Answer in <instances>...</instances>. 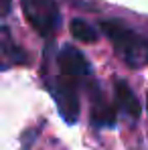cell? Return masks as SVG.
Listing matches in <instances>:
<instances>
[{
    "label": "cell",
    "instance_id": "obj_1",
    "mask_svg": "<svg viewBox=\"0 0 148 150\" xmlns=\"http://www.w3.org/2000/svg\"><path fill=\"white\" fill-rule=\"evenodd\" d=\"M101 30L114 45L116 53L120 55L126 65L130 67H144L148 63V41L142 39L132 28L124 26L118 21H103Z\"/></svg>",
    "mask_w": 148,
    "mask_h": 150
},
{
    "label": "cell",
    "instance_id": "obj_4",
    "mask_svg": "<svg viewBox=\"0 0 148 150\" xmlns=\"http://www.w3.org/2000/svg\"><path fill=\"white\" fill-rule=\"evenodd\" d=\"M59 67H61V73L71 77V79H83L89 75L87 59L83 57L81 51H77L71 45H67L59 51Z\"/></svg>",
    "mask_w": 148,
    "mask_h": 150
},
{
    "label": "cell",
    "instance_id": "obj_3",
    "mask_svg": "<svg viewBox=\"0 0 148 150\" xmlns=\"http://www.w3.org/2000/svg\"><path fill=\"white\" fill-rule=\"evenodd\" d=\"M49 89L53 93V98H55V103L59 108L61 118L67 124H75L77 116H79V96H77L73 79L63 75V77H59L51 83Z\"/></svg>",
    "mask_w": 148,
    "mask_h": 150
},
{
    "label": "cell",
    "instance_id": "obj_2",
    "mask_svg": "<svg viewBox=\"0 0 148 150\" xmlns=\"http://www.w3.org/2000/svg\"><path fill=\"white\" fill-rule=\"evenodd\" d=\"M28 25L39 35L49 37L59 25V8L57 0H21Z\"/></svg>",
    "mask_w": 148,
    "mask_h": 150
},
{
    "label": "cell",
    "instance_id": "obj_7",
    "mask_svg": "<svg viewBox=\"0 0 148 150\" xmlns=\"http://www.w3.org/2000/svg\"><path fill=\"white\" fill-rule=\"evenodd\" d=\"M69 30H71V35H73L75 39L81 41V43H93L98 39L96 28L91 25H87L85 21H81V18H73L71 25H69Z\"/></svg>",
    "mask_w": 148,
    "mask_h": 150
},
{
    "label": "cell",
    "instance_id": "obj_8",
    "mask_svg": "<svg viewBox=\"0 0 148 150\" xmlns=\"http://www.w3.org/2000/svg\"><path fill=\"white\" fill-rule=\"evenodd\" d=\"M8 6H10V0H4V12H8Z\"/></svg>",
    "mask_w": 148,
    "mask_h": 150
},
{
    "label": "cell",
    "instance_id": "obj_9",
    "mask_svg": "<svg viewBox=\"0 0 148 150\" xmlns=\"http://www.w3.org/2000/svg\"><path fill=\"white\" fill-rule=\"evenodd\" d=\"M146 108H148V100H146Z\"/></svg>",
    "mask_w": 148,
    "mask_h": 150
},
{
    "label": "cell",
    "instance_id": "obj_5",
    "mask_svg": "<svg viewBox=\"0 0 148 150\" xmlns=\"http://www.w3.org/2000/svg\"><path fill=\"white\" fill-rule=\"evenodd\" d=\"M114 89H116V100H118V105L122 108L124 114H128L130 118H140V114H142V105H140V101L136 98V93L128 87V83L126 81H116V85H114Z\"/></svg>",
    "mask_w": 148,
    "mask_h": 150
},
{
    "label": "cell",
    "instance_id": "obj_6",
    "mask_svg": "<svg viewBox=\"0 0 148 150\" xmlns=\"http://www.w3.org/2000/svg\"><path fill=\"white\" fill-rule=\"evenodd\" d=\"M116 108L110 105V103H93V110H91V122L96 126H101V128H112L116 126Z\"/></svg>",
    "mask_w": 148,
    "mask_h": 150
}]
</instances>
